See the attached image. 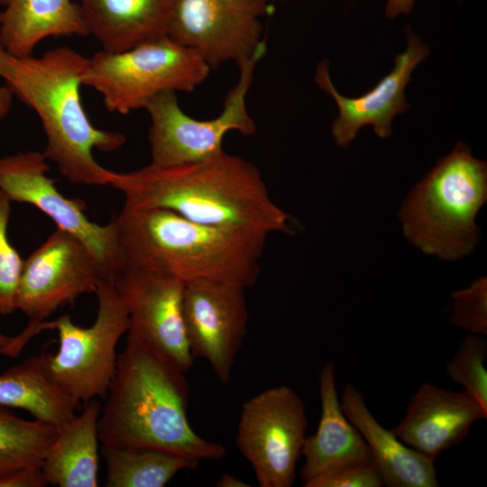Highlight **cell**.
I'll list each match as a JSON object with an SVG mask.
<instances>
[{"label":"cell","instance_id":"1","mask_svg":"<svg viewBox=\"0 0 487 487\" xmlns=\"http://www.w3.org/2000/svg\"><path fill=\"white\" fill-rule=\"evenodd\" d=\"M109 186L123 194V208H165L198 224L264 238L294 234L290 216L272 201L258 168L225 152L186 164L151 162L111 171Z\"/></svg>","mask_w":487,"mask_h":487},{"label":"cell","instance_id":"2","mask_svg":"<svg viewBox=\"0 0 487 487\" xmlns=\"http://www.w3.org/2000/svg\"><path fill=\"white\" fill-rule=\"evenodd\" d=\"M126 334L98 418L102 445L157 449L199 462L223 458L225 447L201 437L188 421L186 372L148 342Z\"/></svg>","mask_w":487,"mask_h":487},{"label":"cell","instance_id":"3","mask_svg":"<svg viewBox=\"0 0 487 487\" xmlns=\"http://www.w3.org/2000/svg\"><path fill=\"white\" fill-rule=\"evenodd\" d=\"M88 58L69 47H58L41 57H19L0 45V78L39 116L47 143L42 152L59 172L74 184L109 186L111 171L93 151L113 152L126 137L96 128L80 98Z\"/></svg>","mask_w":487,"mask_h":487},{"label":"cell","instance_id":"4","mask_svg":"<svg viewBox=\"0 0 487 487\" xmlns=\"http://www.w3.org/2000/svg\"><path fill=\"white\" fill-rule=\"evenodd\" d=\"M126 268L174 278L253 286L267 238L198 224L165 208L113 216Z\"/></svg>","mask_w":487,"mask_h":487},{"label":"cell","instance_id":"5","mask_svg":"<svg viewBox=\"0 0 487 487\" xmlns=\"http://www.w3.org/2000/svg\"><path fill=\"white\" fill-rule=\"evenodd\" d=\"M486 199L487 164L458 142L403 202V232L427 254L447 261L462 258L479 241L475 218Z\"/></svg>","mask_w":487,"mask_h":487},{"label":"cell","instance_id":"6","mask_svg":"<svg viewBox=\"0 0 487 487\" xmlns=\"http://www.w3.org/2000/svg\"><path fill=\"white\" fill-rule=\"evenodd\" d=\"M210 70L194 51L163 36L123 52H96L83 85L102 96L109 112L127 115L161 92L194 91Z\"/></svg>","mask_w":487,"mask_h":487},{"label":"cell","instance_id":"7","mask_svg":"<svg viewBox=\"0 0 487 487\" xmlns=\"http://www.w3.org/2000/svg\"><path fill=\"white\" fill-rule=\"evenodd\" d=\"M97 311L90 326L75 324L69 314L48 320L56 330V353L41 354L49 376L79 402L106 398L114 378L116 346L127 333L129 314L115 281L104 278L96 290Z\"/></svg>","mask_w":487,"mask_h":487},{"label":"cell","instance_id":"8","mask_svg":"<svg viewBox=\"0 0 487 487\" xmlns=\"http://www.w3.org/2000/svg\"><path fill=\"white\" fill-rule=\"evenodd\" d=\"M262 41L255 52L238 67L239 79L228 92L224 109L215 118L198 120L179 106L176 92H161L144 106L151 116L149 129L152 163L174 166L215 158L225 152L223 142L232 131L253 135L256 124L246 107V95L253 79L255 66L266 53Z\"/></svg>","mask_w":487,"mask_h":487},{"label":"cell","instance_id":"9","mask_svg":"<svg viewBox=\"0 0 487 487\" xmlns=\"http://www.w3.org/2000/svg\"><path fill=\"white\" fill-rule=\"evenodd\" d=\"M305 404L289 386L262 391L242 406L236 446L261 487H290L306 438Z\"/></svg>","mask_w":487,"mask_h":487},{"label":"cell","instance_id":"10","mask_svg":"<svg viewBox=\"0 0 487 487\" xmlns=\"http://www.w3.org/2000/svg\"><path fill=\"white\" fill-rule=\"evenodd\" d=\"M42 152L0 158V189L13 202L29 204L47 215L57 227L77 237L93 255L105 277L113 281L126 269L114 217L106 225L90 221L82 201L60 193L48 176Z\"/></svg>","mask_w":487,"mask_h":487},{"label":"cell","instance_id":"11","mask_svg":"<svg viewBox=\"0 0 487 487\" xmlns=\"http://www.w3.org/2000/svg\"><path fill=\"white\" fill-rule=\"evenodd\" d=\"M267 0H177L167 36L194 51L210 68L250 58L264 41Z\"/></svg>","mask_w":487,"mask_h":487},{"label":"cell","instance_id":"12","mask_svg":"<svg viewBox=\"0 0 487 487\" xmlns=\"http://www.w3.org/2000/svg\"><path fill=\"white\" fill-rule=\"evenodd\" d=\"M106 278L87 248L75 236L56 228L23 260L15 306L39 325L60 307L95 293Z\"/></svg>","mask_w":487,"mask_h":487},{"label":"cell","instance_id":"13","mask_svg":"<svg viewBox=\"0 0 487 487\" xmlns=\"http://www.w3.org/2000/svg\"><path fill=\"white\" fill-rule=\"evenodd\" d=\"M245 289L209 280L193 281L184 289L183 317L191 355L205 359L222 384L231 381L247 333Z\"/></svg>","mask_w":487,"mask_h":487},{"label":"cell","instance_id":"14","mask_svg":"<svg viewBox=\"0 0 487 487\" xmlns=\"http://www.w3.org/2000/svg\"><path fill=\"white\" fill-rule=\"evenodd\" d=\"M404 33L407 47L395 56L391 71L359 96H344L336 90L329 75L327 60L317 65L315 81L334 98L338 108V116L331 128L338 147L347 148L366 125H372L380 138L391 136L393 118L409 109L405 96L406 87L412 79L413 71L427 59L430 50L409 24L404 27Z\"/></svg>","mask_w":487,"mask_h":487},{"label":"cell","instance_id":"15","mask_svg":"<svg viewBox=\"0 0 487 487\" xmlns=\"http://www.w3.org/2000/svg\"><path fill=\"white\" fill-rule=\"evenodd\" d=\"M129 314L127 332L153 345L187 372L194 363L185 330V284L127 267L115 280Z\"/></svg>","mask_w":487,"mask_h":487},{"label":"cell","instance_id":"16","mask_svg":"<svg viewBox=\"0 0 487 487\" xmlns=\"http://www.w3.org/2000/svg\"><path fill=\"white\" fill-rule=\"evenodd\" d=\"M487 412L465 391L423 382L391 431L407 446L432 460L460 444Z\"/></svg>","mask_w":487,"mask_h":487},{"label":"cell","instance_id":"17","mask_svg":"<svg viewBox=\"0 0 487 487\" xmlns=\"http://www.w3.org/2000/svg\"><path fill=\"white\" fill-rule=\"evenodd\" d=\"M318 381L321 415L317 431L303 444V482L345 464L373 462L364 438L344 413L332 362L322 367Z\"/></svg>","mask_w":487,"mask_h":487},{"label":"cell","instance_id":"18","mask_svg":"<svg viewBox=\"0 0 487 487\" xmlns=\"http://www.w3.org/2000/svg\"><path fill=\"white\" fill-rule=\"evenodd\" d=\"M346 418L364 438L388 487L438 486L434 460L404 444L374 418L359 390L346 383L340 400Z\"/></svg>","mask_w":487,"mask_h":487},{"label":"cell","instance_id":"19","mask_svg":"<svg viewBox=\"0 0 487 487\" xmlns=\"http://www.w3.org/2000/svg\"><path fill=\"white\" fill-rule=\"evenodd\" d=\"M89 34L111 53L167 36L177 0H79Z\"/></svg>","mask_w":487,"mask_h":487},{"label":"cell","instance_id":"20","mask_svg":"<svg viewBox=\"0 0 487 487\" xmlns=\"http://www.w3.org/2000/svg\"><path fill=\"white\" fill-rule=\"evenodd\" d=\"M102 404L94 399L83 410L59 428L41 466L46 485L98 486V418Z\"/></svg>","mask_w":487,"mask_h":487},{"label":"cell","instance_id":"21","mask_svg":"<svg viewBox=\"0 0 487 487\" xmlns=\"http://www.w3.org/2000/svg\"><path fill=\"white\" fill-rule=\"evenodd\" d=\"M0 45L9 53L33 54L48 37L88 35L80 6L71 0H0Z\"/></svg>","mask_w":487,"mask_h":487},{"label":"cell","instance_id":"22","mask_svg":"<svg viewBox=\"0 0 487 487\" xmlns=\"http://www.w3.org/2000/svg\"><path fill=\"white\" fill-rule=\"evenodd\" d=\"M79 403L49 376L41 354L0 373L1 407L23 409L57 428L77 415Z\"/></svg>","mask_w":487,"mask_h":487},{"label":"cell","instance_id":"23","mask_svg":"<svg viewBox=\"0 0 487 487\" xmlns=\"http://www.w3.org/2000/svg\"><path fill=\"white\" fill-rule=\"evenodd\" d=\"M106 487H163L178 473L193 470L199 461L152 448L102 445Z\"/></svg>","mask_w":487,"mask_h":487},{"label":"cell","instance_id":"24","mask_svg":"<svg viewBox=\"0 0 487 487\" xmlns=\"http://www.w3.org/2000/svg\"><path fill=\"white\" fill-rule=\"evenodd\" d=\"M58 430L35 418H22L0 406V475L40 472Z\"/></svg>","mask_w":487,"mask_h":487},{"label":"cell","instance_id":"25","mask_svg":"<svg viewBox=\"0 0 487 487\" xmlns=\"http://www.w3.org/2000/svg\"><path fill=\"white\" fill-rule=\"evenodd\" d=\"M486 358L485 335H468L461 342L455 354L446 364V373L487 412V371L484 365Z\"/></svg>","mask_w":487,"mask_h":487},{"label":"cell","instance_id":"26","mask_svg":"<svg viewBox=\"0 0 487 487\" xmlns=\"http://www.w3.org/2000/svg\"><path fill=\"white\" fill-rule=\"evenodd\" d=\"M11 203L0 189V315L3 316L16 310V292L23 263L7 234Z\"/></svg>","mask_w":487,"mask_h":487},{"label":"cell","instance_id":"27","mask_svg":"<svg viewBox=\"0 0 487 487\" xmlns=\"http://www.w3.org/2000/svg\"><path fill=\"white\" fill-rule=\"evenodd\" d=\"M451 322L474 335H487V282L480 278L452 294Z\"/></svg>","mask_w":487,"mask_h":487},{"label":"cell","instance_id":"28","mask_svg":"<svg viewBox=\"0 0 487 487\" xmlns=\"http://www.w3.org/2000/svg\"><path fill=\"white\" fill-rule=\"evenodd\" d=\"M383 480L374 462L353 463L319 474L305 487H381Z\"/></svg>","mask_w":487,"mask_h":487},{"label":"cell","instance_id":"29","mask_svg":"<svg viewBox=\"0 0 487 487\" xmlns=\"http://www.w3.org/2000/svg\"><path fill=\"white\" fill-rule=\"evenodd\" d=\"M46 483L41 472L25 471L0 475V487H43Z\"/></svg>","mask_w":487,"mask_h":487},{"label":"cell","instance_id":"30","mask_svg":"<svg viewBox=\"0 0 487 487\" xmlns=\"http://www.w3.org/2000/svg\"><path fill=\"white\" fill-rule=\"evenodd\" d=\"M416 0H386L384 15L394 19L400 15H408L415 5Z\"/></svg>","mask_w":487,"mask_h":487},{"label":"cell","instance_id":"31","mask_svg":"<svg viewBox=\"0 0 487 487\" xmlns=\"http://www.w3.org/2000/svg\"><path fill=\"white\" fill-rule=\"evenodd\" d=\"M218 487H250L247 482L229 473H223L216 482Z\"/></svg>","mask_w":487,"mask_h":487},{"label":"cell","instance_id":"32","mask_svg":"<svg viewBox=\"0 0 487 487\" xmlns=\"http://www.w3.org/2000/svg\"><path fill=\"white\" fill-rule=\"evenodd\" d=\"M13 94L10 89L5 85L0 86V104L12 105Z\"/></svg>","mask_w":487,"mask_h":487},{"label":"cell","instance_id":"33","mask_svg":"<svg viewBox=\"0 0 487 487\" xmlns=\"http://www.w3.org/2000/svg\"><path fill=\"white\" fill-rule=\"evenodd\" d=\"M13 336L5 335L0 329V354H3L6 348L10 345Z\"/></svg>","mask_w":487,"mask_h":487},{"label":"cell","instance_id":"34","mask_svg":"<svg viewBox=\"0 0 487 487\" xmlns=\"http://www.w3.org/2000/svg\"><path fill=\"white\" fill-rule=\"evenodd\" d=\"M11 106L0 104V120H2L9 112Z\"/></svg>","mask_w":487,"mask_h":487},{"label":"cell","instance_id":"35","mask_svg":"<svg viewBox=\"0 0 487 487\" xmlns=\"http://www.w3.org/2000/svg\"><path fill=\"white\" fill-rule=\"evenodd\" d=\"M284 1H290V0H284Z\"/></svg>","mask_w":487,"mask_h":487}]
</instances>
